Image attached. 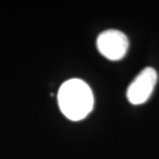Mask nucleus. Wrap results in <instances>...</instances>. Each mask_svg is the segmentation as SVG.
I'll return each mask as SVG.
<instances>
[{
    "instance_id": "obj_2",
    "label": "nucleus",
    "mask_w": 159,
    "mask_h": 159,
    "mask_svg": "<svg viewBox=\"0 0 159 159\" xmlns=\"http://www.w3.org/2000/svg\"><path fill=\"white\" fill-rule=\"evenodd\" d=\"M129 38L118 30H106L98 35L97 47L105 58L112 61L121 60L129 50Z\"/></svg>"
},
{
    "instance_id": "obj_1",
    "label": "nucleus",
    "mask_w": 159,
    "mask_h": 159,
    "mask_svg": "<svg viewBox=\"0 0 159 159\" xmlns=\"http://www.w3.org/2000/svg\"><path fill=\"white\" fill-rule=\"evenodd\" d=\"M93 102L90 86L81 79L65 81L58 92V105L70 120L77 121L86 118L93 108Z\"/></svg>"
},
{
    "instance_id": "obj_3",
    "label": "nucleus",
    "mask_w": 159,
    "mask_h": 159,
    "mask_svg": "<svg viewBox=\"0 0 159 159\" xmlns=\"http://www.w3.org/2000/svg\"><path fill=\"white\" fill-rule=\"evenodd\" d=\"M158 81L157 71L152 67H145L130 84L126 96L132 105H142L152 96Z\"/></svg>"
}]
</instances>
